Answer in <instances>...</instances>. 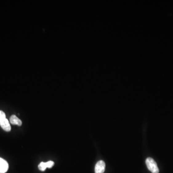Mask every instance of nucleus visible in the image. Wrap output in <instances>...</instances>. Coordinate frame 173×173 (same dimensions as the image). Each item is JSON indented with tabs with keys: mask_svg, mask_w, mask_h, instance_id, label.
<instances>
[{
	"mask_svg": "<svg viewBox=\"0 0 173 173\" xmlns=\"http://www.w3.org/2000/svg\"><path fill=\"white\" fill-rule=\"evenodd\" d=\"M146 164L149 169L152 173H159V170L155 161L151 157L146 160Z\"/></svg>",
	"mask_w": 173,
	"mask_h": 173,
	"instance_id": "f257e3e1",
	"label": "nucleus"
},
{
	"mask_svg": "<svg viewBox=\"0 0 173 173\" xmlns=\"http://www.w3.org/2000/svg\"><path fill=\"white\" fill-rule=\"evenodd\" d=\"M105 163L104 161L100 160L97 163L95 167V173H103L105 171Z\"/></svg>",
	"mask_w": 173,
	"mask_h": 173,
	"instance_id": "f03ea898",
	"label": "nucleus"
},
{
	"mask_svg": "<svg viewBox=\"0 0 173 173\" xmlns=\"http://www.w3.org/2000/svg\"><path fill=\"white\" fill-rule=\"evenodd\" d=\"M9 166L6 160L0 157V173H5L7 171Z\"/></svg>",
	"mask_w": 173,
	"mask_h": 173,
	"instance_id": "7ed1b4c3",
	"label": "nucleus"
},
{
	"mask_svg": "<svg viewBox=\"0 0 173 173\" xmlns=\"http://www.w3.org/2000/svg\"><path fill=\"white\" fill-rule=\"evenodd\" d=\"M0 125H1L2 128L6 131L9 132L11 131V126H10L9 121L6 119L1 122Z\"/></svg>",
	"mask_w": 173,
	"mask_h": 173,
	"instance_id": "20e7f679",
	"label": "nucleus"
},
{
	"mask_svg": "<svg viewBox=\"0 0 173 173\" xmlns=\"http://www.w3.org/2000/svg\"><path fill=\"white\" fill-rule=\"evenodd\" d=\"M10 123L12 124V125H17L18 126H21L22 124L21 120L19 119L15 115H12L10 117Z\"/></svg>",
	"mask_w": 173,
	"mask_h": 173,
	"instance_id": "39448f33",
	"label": "nucleus"
},
{
	"mask_svg": "<svg viewBox=\"0 0 173 173\" xmlns=\"http://www.w3.org/2000/svg\"><path fill=\"white\" fill-rule=\"evenodd\" d=\"M38 169L39 170L42 171H44L46 170L47 168L46 167V163L42 162L40 163V164L38 166Z\"/></svg>",
	"mask_w": 173,
	"mask_h": 173,
	"instance_id": "423d86ee",
	"label": "nucleus"
},
{
	"mask_svg": "<svg viewBox=\"0 0 173 173\" xmlns=\"http://www.w3.org/2000/svg\"><path fill=\"white\" fill-rule=\"evenodd\" d=\"M6 119V114L3 111H0V122Z\"/></svg>",
	"mask_w": 173,
	"mask_h": 173,
	"instance_id": "0eeeda50",
	"label": "nucleus"
},
{
	"mask_svg": "<svg viewBox=\"0 0 173 173\" xmlns=\"http://www.w3.org/2000/svg\"><path fill=\"white\" fill-rule=\"evenodd\" d=\"M54 163L53 161H48L46 163V167L49 168H52L54 166Z\"/></svg>",
	"mask_w": 173,
	"mask_h": 173,
	"instance_id": "6e6552de",
	"label": "nucleus"
}]
</instances>
